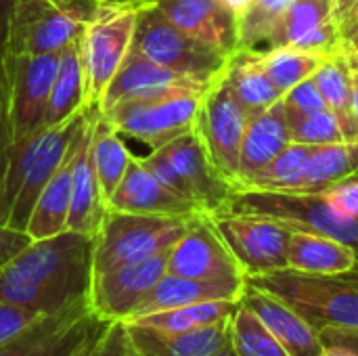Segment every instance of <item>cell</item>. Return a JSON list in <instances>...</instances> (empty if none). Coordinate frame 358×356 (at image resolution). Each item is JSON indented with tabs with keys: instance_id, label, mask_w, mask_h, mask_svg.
<instances>
[{
	"instance_id": "obj_1",
	"label": "cell",
	"mask_w": 358,
	"mask_h": 356,
	"mask_svg": "<svg viewBox=\"0 0 358 356\" xmlns=\"http://www.w3.org/2000/svg\"><path fill=\"white\" fill-rule=\"evenodd\" d=\"M90 279L92 237L65 231L31 241L0 269V302L52 315L88 298Z\"/></svg>"
},
{
	"instance_id": "obj_2",
	"label": "cell",
	"mask_w": 358,
	"mask_h": 356,
	"mask_svg": "<svg viewBox=\"0 0 358 356\" xmlns=\"http://www.w3.org/2000/svg\"><path fill=\"white\" fill-rule=\"evenodd\" d=\"M92 111L84 109L63 124L42 126L4 151L0 159V210L4 225L25 231L42 187L65 162Z\"/></svg>"
},
{
	"instance_id": "obj_3",
	"label": "cell",
	"mask_w": 358,
	"mask_h": 356,
	"mask_svg": "<svg viewBox=\"0 0 358 356\" xmlns=\"http://www.w3.org/2000/svg\"><path fill=\"white\" fill-rule=\"evenodd\" d=\"M220 214L268 218L287 231L319 233L340 239L358 252V220L342 216L325 193L237 189L229 193Z\"/></svg>"
},
{
	"instance_id": "obj_4",
	"label": "cell",
	"mask_w": 358,
	"mask_h": 356,
	"mask_svg": "<svg viewBox=\"0 0 358 356\" xmlns=\"http://www.w3.org/2000/svg\"><path fill=\"white\" fill-rule=\"evenodd\" d=\"M191 220L107 210L92 239V275L136 264L172 250Z\"/></svg>"
},
{
	"instance_id": "obj_5",
	"label": "cell",
	"mask_w": 358,
	"mask_h": 356,
	"mask_svg": "<svg viewBox=\"0 0 358 356\" xmlns=\"http://www.w3.org/2000/svg\"><path fill=\"white\" fill-rule=\"evenodd\" d=\"M94 0H19L2 23L0 48L15 57L52 55L84 29Z\"/></svg>"
},
{
	"instance_id": "obj_6",
	"label": "cell",
	"mask_w": 358,
	"mask_h": 356,
	"mask_svg": "<svg viewBox=\"0 0 358 356\" xmlns=\"http://www.w3.org/2000/svg\"><path fill=\"white\" fill-rule=\"evenodd\" d=\"M143 6L141 2L126 0H94L82 29L86 109H99L103 92L130 55Z\"/></svg>"
},
{
	"instance_id": "obj_7",
	"label": "cell",
	"mask_w": 358,
	"mask_h": 356,
	"mask_svg": "<svg viewBox=\"0 0 358 356\" xmlns=\"http://www.w3.org/2000/svg\"><path fill=\"white\" fill-rule=\"evenodd\" d=\"M300 313L319 334L323 329H358V290L342 277L277 271L245 279Z\"/></svg>"
},
{
	"instance_id": "obj_8",
	"label": "cell",
	"mask_w": 358,
	"mask_h": 356,
	"mask_svg": "<svg viewBox=\"0 0 358 356\" xmlns=\"http://www.w3.org/2000/svg\"><path fill=\"white\" fill-rule=\"evenodd\" d=\"M203 94L206 90L174 88L124 99L101 113L122 136L141 141L155 151L195 130Z\"/></svg>"
},
{
	"instance_id": "obj_9",
	"label": "cell",
	"mask_w": 358,
	"mask_h": 356,
	"mask_svg": "<svg viewBox=\"0 0 358 356\" xmlns=\"http://www.w3.org/2000/svg\"><path fill=\"white\" fill-rule=\"evenodd\" d=\"M132 50L168 69L212 82L229 65L231 57L206 46L178 29L157 6L149 2L141 8Z\"/></svg>"
},
{
	"instance_id": "obj_10",
	"label": "cell",
	"mask_w": 358,
	"mask_h": 356,
	"mask_svg": "<svg viewBox=\"0 0 358 356\" xmlns=\"http://www.w3.org/2000/svg\"><path fill=\"white\" fill-rule=\"evenodd\" d=\"M252 118L254 115L233 92L224 69L201 99L195 130L201 136L214 168L229 185L237 180L241 143Z\"/></svg>"
},
{
	"instance_id": "obj_11",
	"label": "cell",
	"mask_w": 358,
	"mask_h": 356,
	"mask_svg": "<svg viewBox=\"0 0 358 356\" xmlns=\"http://www.w3.org/2000/svg\"><path fill=\"white\" fill-rule=\"evenodd\" d=\"M107 327L88 298L52 315H42L0 346V356H78Z\"/></svg>"
},
{
	"instance_id": "obj_12",
	"label": "cell",
	"mask_w": 358,
	"mask_h": 356,
	"mask_svg": "<svg viewBox=\"0 0 358 356\" xmlns=\"http://www.w3.org/2000/svg\"><path fill=\"white\" fill-rule=\"evenodd\" d=\"M170 275L208 281H245V273L210 214L191 220L168 256Z\"/></svg>"
},
{
	"instance_id": "obj_13",
	"label": "cell",
	"mask_w": 358,
	"mask_h": 356,
	"mask_svg": "<svg viewBox=\"0 0 358 356\" xmlns=\"http://www.w3.org/2000/svg\"><path fill=\"white\" fill-rule=\"evenodd\" d=\"M212 218L231 252L239 260L245 279L287 269V229L260 216L216 214Z\"/></svg>"
},
{
	"instance_id": "obj_14",
	"label": "cell",
	"mask_w": 358,
	"mask_h": 356,
	"mask_svg": "<svg viewBox=\"0 0 358 356\" xmlns=\"http://www.w3.org/2000/svg\"><path fill=\"white\" fill-rule=\"evenodd\" d=\"M170 250L149 260L126 264L101 275H92L88 290L90 311L105 323L128 321L145 296L168 271Z\"/></svg>"
},
{
	"instance_id": "obj_15",
	"label": "cell",
	"mask_w": 358,
	"mask_h": 356,
	"mask_svg": "<svg viewBox=\"0 0 358 356\" xmlns=\"http://www.w3.org/2000/svg\"><path fill=\"white\" fill-rule=\"evenodd\" d=\"M155 6L185 34L233 57L239 50V17L224 0H155Z\"/></svg>"
},
{
	"instance_id": "obj_16",
	"label": "cell",
	"mask_w": 358,
	"mask_h": 356,
	"mask_svg": "<svg viewBox=\"0 0 358 356\" xmlns=\"http://www.w3.org/2000/svg\"><path fill=\"white\" fill-rule=\"evenodd\" d=\"M162 151L180 174L191 201L210 216L220 214L229 199L231 185L214 168L197 130L174 138L162 147Z\"/></svg>"
},
{
	"instance_id": "obj_17",
	"label": "cell",
	"mask_w": 358,
	"mask_h": 356,
	"mask_svg": "<svg viewBox=\"0 0 358 356\" xmlns=\"http://www.w3.org/2000/svg\"><path fill=\"white\" fill-rule=\"evenodd\" d=\"M107 210L178 218H195L199 214H206L193 201L164 187L136 155H132L122 183L107 199Z\"/></svg>"
},
{
	"instance_id": "obj_18",
	"label": "cell",
	"mask_w": 358,
	"mask_h": 356,
	"mask_svg": "<svg viewBox=\"0 0 358 356\" xmlns=\"http://www.w3.org/2000/svg\"><path fill=\"white\" fill-rule=\"evenodd\" d=\"M342 44L334 19L331 0H294L279 19L268 46H294L310 52L331 55Z\"/></svg>"
},
{
	"instance_id": "obj_19",
	"label": "cell",
	"mask_w": 358,
	"mask_h": 356,
	"mask_svg": "<svg viewBox=\"0 0 358 356\" xmlns=\"http://www.w3.org/2000/svg\"><path fill=\"white\" fill-rule=\"evenodd\" d=\"M241 304L252 308L262 319L287 356H323L325 344L321 334L277 296L245 281Z\"/></svg>"
},
{
	"instance_id": "obj_20",
	"label": "cell",
	"mask_w": 358,
	"mask_h": 356,
	"mask_svg": "<svg viewBox=\"0 0 358 356\" xmlns=\"http://www.w3.org/2000/svg\"><path fill=\"white\" fill-rule=\"evenodd\" d=\"M214 82V80H212ZM212 82L168 69L164 65H157L149 61L147 57L130 50L113 80L109 82L107 90L103 92V99L99 103V111H107L115 103L130 99V97H143L174 88H187V90H208Z\"/></svg>"
},
{
	"instance_id": "obj_21",
	"label": "cell",
	"mask_w": 358,
	"mask_h": 356,
	"mask_svg": "<svg viewBox=\"0 0 358 356\" xmlns=\"http://www.w3.org/2000/svg\"><path fill=\"white\" fill-rule=\"evenodd\" d=\"M94 113L96 109L90 113L76 143L73 170H71V208H69V218H67V231L82 233L92 239L107 212V204L101 195L96 174L90 162V134H92Z\"/></svg>"
},
{
	"instance_id": "obj_22",
	"label": "cell",
	"mask_w": 358,
	"mask_h": 356,
	"mask_svg": "<svg viewBox=\"0 0 358 356\" xmlns=\"http://www.w3.org/2000/svg\"><path fill=\"white\" fill-rule=\"evenodd\" d=\"M126 329L141 356H212L229 340L231 319L187 332H164L138 323H126Z\"/></svg>"
},
{
	"instance_id": "obj_23",
	"label": "cell",
	"mask_w": 358,
	"mask_h": 356,
	"mask_svg": "<svg viewBox=\"0 0 358 356\" xmlns=\"http://www.w3.org/2000/svg\"><path fill=\"white\" fill-rule=\"evenodd\" d=\"M245 290V281H208V279H189L166 273L155 287L145 296V300L136 306L128 321L141 319L151 313L201 304V302H241ZM126 321V323H128Z\"/></svg>"
},
{
	"instance_id": "obj_24",
	"label": "cell",
	"mask_w": 358,
	"mask_h": 356,
	"mask_svg": "<svg viewBox=\"0 0 358 356\" xmlns=\"http://www.w3.org/2000/svg\"><path fill=\"white\" fill-rule=\"evenodd\" d=\"M289 143H292L289 126H287V115H285V107L281 101L273 105L271 109L262 111L260 115H254L243 134L239 172H237V180L231 185V191L252 180Z\"/></svg>"
},
{
	"instance_id": "obj_25",
	"label": "cell",
	"mask_w": 358,
	"mask_h": 356,
	"mask_svg": "<svg viewBox=\"0 0 358 356\" xmlns=\"http://www.w3.org/2000/svg\"><path fill=\"white\" fill-rule=\"evenodd\" d=\"M358 252L334 237L304 231H289L287 269L304 275L340 277L355 269Z\"/></svg>"
},
{
	"instance_id": "obj_26",
	"label": "cell",
	"mask_w": 358,
	"mask_h": 356,
	"mask_svg": "<svg viewBox=\"0 0 358 356\" xmlns=\"http://www.w3.org/2000/svg\"><path fill=\"white\" fill-rule=\"evenodd\" d=\"M76 143H78V138H76ZM76 143L69 149L65 162L55 170V174L48 178V183L42 187V191L34 204V210L25 225V233L34 241L50 239V237H57L67 231V218H69V208H71V170H73Z\"/></svg>"
},
{
	"instance_id": "obj_27",
	"label": "cell",
	"mask_w": 358,
	"mask_h": 356,
	"mask_svg": "<svg viewBox=\"0 0 358 356\" xmlns=\"http://www.w3.org/2000/svg\"><path fill=\"white\" fill-rule=\"evenodd\" d=\"M86 109V71L82 61V34L61 50L44 126L63 124Z\"/></svg>"
},
{
	"instance_id": "obj_28",
	"label": "cell",
	"mask_w": 358,
	"mask_h": 356,
	"mask_svg": "<svg viewBox=\"0 0 358 356\" xmlns=\"http://www.w3.org/2000/svg\"><path fill=\"white\" fill-rule=\"evenodd\" d=\"M132 153L128 151L122 134L113 128V124L96 109L92 120V134H90V162L96 174V183L101 195L107 199L113 195L117 185L122 183Z\"/></svg>"
},
{
	"instance_id": "obj_29",
	"label": "cell",
	"mask_w": 358,
	"mask_h": 356,
	"mask_svg": "<svg viewBox=\"0 0 358 356\" xmlns=\"http://www.w3.org/2000/svg\"><path fill=\"white\" fill-rule=\"evenodd\" d=\"M227 78L233 92L252 115H260L283 99L266 76L258 50H237L227 65Z\"/></svg>"
},
{
	"instance_id": "obj_30",
	"label": "cell",
	"mask_w": 358,
	"mask_h": 356,
	"mask_svg": "<svg viewBox=\"0 0 358 356\" xmlns=\"http://www.w3.org/2000/svg\"><path fill=\"white\" fill-rule=\"evenodd\" d=\"M329 111L338 118L342 132L348 143H358V124L352 113V90H350V69L342 50V44L338 50L327 55L323 63L319 65L317 73L313 76Z\"/></svg>"
},
{
	"instance_id": "obj_31",
	"label": "cell",
	"mask_w": 358,
	"mask_h": 356,
	"mask_svg": "<svg viewBox=\"0 0 358 356\" xmlns=\"http://www.w3.org/2000/svg\"><path fill=\"white\" fill-rule=\"evenodd\" d=\"M355 174H358V143L319 145L310 149L300 191L321 193Z\"/></svg>"
},
{
	"instance_id": "obj_32",
	"label": "cell",
	"mask_w": 358,
	"mask_h": 356,
	"mask_svg": "<svg viewBox=\"0 0 358 356\" xmlns=\"http://www.w3.org/2000/svg\"><path fill=\"white\" fill-rule=\"evenodd\" d=\"M260 63L275 84V88L285 94L300 82L313 78L327 55L310 52L294 46H277V48H260Z\"/></svg>"
},
{
	"instance_id": "obj_33",
	"label": "cell",
	"mask_w": 358,
	"mask_h": 356,
	"mask_svg": "<svg viewBox=\"0 0 358 356\" xmlns=\"http://www.w3.org/2000/svg\"><path fill=\"white\" fill-rule=\"evenodd\" d=\"M237 306L239 302H229V300L201 302V304H189V306L151 313L128 323H138V325L164 329V332H187V329H197V327H206V325H214L218 321L231 319Z\"/></svg>"
},
{
	"instance_id": "obj_34",
	"label": "cell",
	"mask_w": 358,
	"mask_h": 356,
	"mask_svg": "<svg viewBox=\"0 0 358 356\" xmlns=\"http://www.w3.org/2000/svg\"><path fill=\"white\" fill-rule=\"evenodd\" d=\"M310 145L289 143L264 170L237 189H262V191H300L304 180V166L310 155ZM233 189V191H237Z\"/></svg>"
},
{
	"instance_id": "obj_35",
	"label": "cell",
	"mask_w": 358,
	"mask_h": 356,
	"mask_svg": "<svg viewBox=\"0 0 358 356\" xmlns=\"http://www.w3.org/2000/svg\"><path fill=\"white\" fill-rule=\"evenodd\" d=\"M231 344L239 356H287L262 319L241 302L231 317Z\"/></svg>"
},
{
	"instance_id": "obj_36",
	"label": "cell",
	"mask_w": 358,
	"mask_h": 356,
	"mask_svg": "<svg viewBox=\"0 0 358 356\" xmlns=\"http://www.w3.org/2000/svg\"><path fill=\"white\" fill-rule=\"evenodd\" d=\"M294 0H252L239 17V50H260L268 40Z\"/></svg>"
},
{
	"instance_id": "obj_37",
	"label": "cell",
	"mask_w": 358,
	"mask_h": 356,
	"mask_svg": "<svg viewBox=\"0 0 358 356\" xmlns=\"http://www.w3.org/2000/svg\"><path fill=\"white\" fill-rule=\"evenodd\" d=\"M287 126H289L292 143L310 145V147L348 143L338 118L329 109L308 115H287Z\"/></svg>"
},
{
	"instance_id": "obj_38",
	"label": "cell",
	"mask_w": 358,
	"mask_h": 356,
	"mask_svg": "<svg viewBox=\"0 0 358 356\" xmlns=\"http://www.w3.org/2000/svg\"><path fill=\"white\" fill-rule=\"evenodd\" d=\"M281 103H283L287 115H308V113L329 109L315 78H308V80L300 82L298 86H294L292 90H287L283 94Z\"/></svg>"
},
{
	"instance_id": "obj_39",
	"label": "cell",
	"mask_w": 358,
	"mask_h": 356,
	"mask_svg": "<svg viewBox=\"0 0 358 356\" xmlns=\"http://www.w3.org/2000/svg\"><path fill=\"white\" fill-rule=\"evenodd\" d=\"M78 356H141L130 338H128V329L124 321H115V323H107V327L103 329V334L94 340V344L90 348H86L84 353Z\"/></svg>"
},
{
	"instance_id": "obj_40",
	"label": "cell",
	"mask_w": 358,
	"mask_h": 356,
	"mask_svg": "<svg viewBox=\"0 0 358 356\" xmlns=\"http://www.w3.org/2000/svg\"><path fill=\"white\" fill-rule=\"evenodd\" d=\"M141 162L149 168V172H151L164 187H168V189L174 191L176 195H180V197H185V199L191 201L189 191H187V187H185V183H182V178H180V174L176 172V168H174L172 162L164 155L162 149L151 151L147 157H141ZM195 206H197V204H195ZM197 208H199V206H197ZM199 210H201V208H199ZM201 212H203V210H201Z\"/></svg>"
},
{
	"instance_id": "obj_41",
	"label": "cell",
	"mask_w": 358,
	"mask_h": 356,
	"mask_svg": "<svg viewBox=\"0 0 358 356\" xmlns=\"http://www.w3.org/2000/svg\"><path fill=\"white\" fill-rule=\"evenodd\" d=\"M325 197L329 199V204L346 218H355L358 220V174L348 176L331 187H327Z\"/></svg>"
},
{
	"instance_id": "obj_42",
	"label": "cell",
	"mask_w": 358,
	"mask_h": 356,
	"mask_svg": "<svg viewBox=\"0 0 358 356\" xmlns=\"http://www.w3.org/2000/svg\"><path fill=\"white\" fill-rule=\"evenodd\" d=\"M38 317H42V315L36 311H29L25 306L0 302V346L4 342H8L10 338H15L21 329H25Z\"/></svg>"
},
{
	"instance_id": "obj_43",
	"label": "cell",
	"mask_w": 358,
	"mask_h": 356,
	"mask_svg": "<svg viewBox=\"0 0 358 356\" xmlns=\"http://www.w3.org/2000/svg\"><path fill=\"white\" fill-rule=\"evenodd\" d=\"M31 241L34 239L25 231L0 222V269L10 262L19 252H23Z\"/></svg>"
},
{
	"instance_id": "obj_44",
	"label": "cell",
	"mask_w": 358,
	"mask_h": 356,
	"mask_svg": "<svg viewBox=\"0 0 358 356\" xmlns=\"http://www.w3.org/2000/svg\"><path fill=\"white\" fill-rule=\"evenodd\" d=\"M325 346H342L358 356V329H323L321 332Z\"/></svg>"
},
{
	"instance_id": "obj_45",
	"label": "cell",
	"mask_w": 358,
	"mask_h": 356,
	"mask_svg": "<svg viewBox=\"0 0 358 356\" xmlns=\"http://www.w3.org/2000/svg\"><path fill=\"white\" fill-rule=\"evenodd\" d=\"M342 50H344V57H346V63H348V69H350V90H352V113H355V120L358 124V50L352 48L348 42L342 40Z\"/></svg>"
},
{
	"instance_id": "obj_46",
	"label": "cell",
	"mask_w": 358,
	"mask_h": 356,
	"mask_svg": "<svg viewBox=\"0 0 358 356\" xmlns=\"http://www.w3.org/2000/svg\"><path fill=\"white\" fill-rule=\"evenodd\" d=\"M336 25H338L342 40H348L350 36L358 34V0H355V4L342 17L336 19Z\"/></svg>"
},
{
	"instance_id": "obj_47",
	"label": "cell",
	"mask_w": 358,
	"mask_h": 356,
	"mask_svg": "<svg viewBox=\"0 0 358 356\" xmlns=\"http://www.w3.org/2000/svg\"><path fill=\"white\" fill-rule=\"evenodd\" d=\"M355 4V0H331V6H334V19L342 17L350 6Z\"/></svg>"
},
{
	"instance_id": "obj_48",
	"label": "cell",
	"mask_w": 358,
	"mask_h": 356,
	"mask_svg": "<svg viewBox=\"0 0 358 356\" xmlns=\"http://www.w3.org/2000/svg\"><path fill=\"white\" fill-rule=\"evenodd\" d=\"M224 2H227V4L237 13V17H241V15L248 10V6L252 4V0H224Z\"/></svg>"
},
{
	"instance_id": "obj_49",
	"label": "cell",
	"mask_w": 358,
	"mask_h": 356,
	"mask_svg": "<svg viewBox=\"0 0 358 356\" xmlns=\"http://www.w3.org/2000/svg\"><path fill=\"white\" fill-rule=\"evenodd\" d=\"M323 356H357L352 350L348 348H342V346H325V353Z\"/></svg>"
},
{
	"instance_id": "obj_50",
	"label": "cell",
	"mask_w": 358,
	"mask_h": 356,
	"mask_svg": "<svg viewBox=\"0 0 358 356\" xmlns=\"http://www.w3.org/2000/svg\"><path fill=\"white\" fill-rule=\"evenodd\" d=\"M212 356H239L237 353H235V348H233V344H231V336H229V340L214 353Z\"/></svg>"
},
{
	"instance_id": "obj_51",
	"label": "cell",
	"mask_w": 358,
	"mask_h": 356,
	"mask_svg": "<svg viewBox=\"0 0 358 356\" xmlns=\"http://www.w3.org/2000/svg\"><path fill=\"white\" fill-rule=\"evenodd\" d=\"M346 283H350L352 287H357L358 290V260H357V264H355V269L350 271V273H346V275H340Z\"/></svg>"
},
{
	"instance_id": "obj_52",
	"label": "cell",
	"mask_w": 358,
	"mask_h": 356,
	"mask_svg": "<svg viewBox=\"0 0 358 356\" xmlns=\"http://www.w3.org/2000/svg\"><path fill=\"white\" fill-rule=\"evenodd\" d=\"M344 42H348V44H350L352 48H357V50H358V34L350 36V38H348V40H344Z\"/></svg>"
},
{
	"instance_id": "obj_53",
	"label": "cell",
	"mask_w": 358,
	"mask_h": 356,
	"mask_svg": "<svg viewBox=\"0 0 358 356\" xmlns=\"http://www.w3.org/2000/svg\"><path fill=\"white\" fill-rule=\"evenodd\" d=\"M126 2H141V4H149V2H155V0H126Z\"/></svg>"
},
{
	"instance_id": "obj_54",
	"label": "cell",
	"mask_w": 358,
	"mask_h": 356,
	"mask_svg": "<svg viewBox=\"0 0 358 356\" xmlns=\"http://www.w3.org/2000/svg\"><path fill=\"white\" fill-rule=\"evenodd\" d=\"M0 222H2V210H0ZM4 225V222H2Z\"/></svg>"
}]
</instances>
